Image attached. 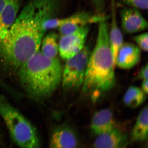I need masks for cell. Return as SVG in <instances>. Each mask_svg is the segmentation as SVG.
Returning <instances> with one entry per match:
<instances>
[{
  "mask_svg": "<svg viewBox=\"0 0 148 148\" xmlns=\"http://www.w3.org/2000/svg\"><path fill=\"white\" fill-rule=\"evenodd\" d=\"M45 32L34 20L16 18L0 38V64L20 68L39 51Z\"/></svg>",
  "mask_w": 148,
  "mask_h": 148,
  "instance_id": "1",
  "label": "cell"
},
{
  "mask_svg": "<svg viewBox=\"0 0 148 148\" xmlns=\"http://www.w3.org/2000/svg\"><path fill=\"white\" fill-rule=\"evenodd\" d=\"M107 21L98 23L97 42L89 57L82 87L83 92L95 96L109 91L116 83L115 64L109 44Z\"/></svg>",
  "mask_w": 148,
  "mask_h": 148,
  "instance_id": "2",
  "label": "cell"
},
{
  "mask_svg": "<svg viewBox=\"0 0 148 148\" xmlns=\"http://www.w3.org/2000/svg\"><path fill=\"white\" fill-rule=\"evenodd\" d=\"M62 70L57 58H50L37 52L19 68L22 86L31 97H49L62 81Z\"/></svg>",
  "mask_w": 148,
  "mask_h": 148,
  "instance_id": "3",
  "label": "cell"
},
{
  "mask_svg": "<svg viewBox=\"0 0 148 148\" xmlns=\"http://www.w3.org/2000/svg\"><path fill=\"white\" fill-rule=\"evenodd\" d=\"M0 116L18 147L41 148L38 133L32 124L3 95H0Z\"/></svg>",
  "mask_w": 148,
  "mask_h": 148,
  "instance_id": "4",
  "label": "cell"
},
{
  "mask_svg": "<svg viewBox=\"0 0 148 148\" xmlns=\"http://www.w3.org/2000/svg\"><path fill=\"white\" fill-rule=\"evenodd\" d=\"M90 53L89 48L85 46L77 55L66 60L61 81L65 89L75 90L82 87Z\"/></svg>",
  "mask_w": 148,
  "mask_h": 148,
  "instance_id": "5",
  "label": "cell"
},
{
  "mask_svg": "<svg viewBox=\"0 0 148 148\" xmlns=\"http://www.w3.org/2000/svg\"><path fill=\"white\" fill-rule=\"evenodd\" d=\"M110 17L108 15L94 14L84 11L77 12L66 18H51L46 21L44 25L47 30L58 28L62 36L71 34L90 24L107 21Z\"/></svg>",
  "mask_w": 148,
  "mask_h": 148,
  "instance_id": "6",
  "label": "cell"
},
{
  "mask_svg": "<svg viewBox=\"0 0 148 148\" xmlns=\"http://www.w3.org/2000/svg\"><path fill=\"white\" fill-rule=\"evenodd\" d=\"M67 0H29L17 18L34 20L40 25L50 18H57Z\"/></svg>",
  "mask_w": 148,
  "mask_h": 148,
  "instance_id": "7",
  "label": "cell"
},
{
  "mask_svg": "<svg viewBox=\"0 0 148 148\" xmlns=\"http://www.w3.org/2000/svg\"><path fill=\"white\" fill-rule=\"evenodd\" d=\"M89 25L80 28L71 34L62 36L59 44L60 56L67 60L77 55L84 48L88 36Z\"/></svg>",
  "mask_w": 148,
  "mask_h": 148,
  "instance_id": "8",
  "label": "cell"
},
{
  "mask_svg": "<svg viewBox=\"0 0 148 148\" xmlns=\"http://www.w3.org/2000/svg\"><path fill=\"white\" fill-rule=\"evenodd\" d=\"M120 14L123 32L133 34L147 28V22L138 9L133 7L124 8L121 10Z\"/></svg>",
  "mask_w": 148,
  "mask_h": 148,
  "instance_id": "9",
  "label": "cell"
},
{
  "mask_svg": "<svg viewBox=\"0 0 148 148\" xmlns=\"http://www.w3.org/2000/svg\"><path fill=\"white\" fill-rule=\"evenodd\" d=\"M141 56V49L137 45L131 42H123L116 54L115 65L121 69H131L139 62Z\"/></svg>",
  "mask_w": 148,
  "mask_h": 148,
  "instance_id": "10",
  "label": "cell"
},
{
  "mask_svg": "<svg viewBox=\"0 0 148 148\" xmlns=\"http://www.w3.org/2000/svg\"><path fill=\"white\" fill-rule=\"evenodd\" d=\"M78 139L71 128L66 126L57 127L51 136L49 148H77Z\"/></svg>",
  "mask_w": 148,
  "mask_h": 148,
  "instance_id": "11",
  "label": "cell"
},
{
  "mask_svg": "<svg viewBox=\"0 0 148 148\" xmlns=\"http://www.w3.org/2000/svg\"><path fill=\"white\" fill-rule=\"evenodd\" d=\"M127 137L120 130L114 128L98 135L94 142V148H126Z\"/></svg>",
  "mask_w": 148,
  "mask_h": 148,
  "instance_id": "12",
  "label": "cell"
},
{
  "mask_svg": "<svg viewBox=\"0 0 148 148\" xmlns=\"http://www.w3.org/2000/svg\"><path fill=\"white\" fill-rule=\"evenodd\" d=\"M115 128L112 110L104 109L96 112L92 120L91 129L94 134L99 135Z\"/></svg>",
  "mask_w": 148,
  "mask_h": 148,
  "instance_id": "13",
  "label": "cell"
},
{
  "mask_svg": "<svg viewBox=\"0 0 148 148\" xmlns=\"http://www.w3.org/2000/svg\"><path fill=\"white\" fill-rule=\"evenodd\" d=\"M114 0L111 1V25L109 32V42L114 63L118 51L123 43V35L118 26Z\"/></svg>",
  "mask_w": 148,
  "mask_h": 148,
  "instance_id": "14",
  "label": "cell"
},
{
  "mask_svg": "<svg viewBox=\"0 0 148 148\" xmlns=\"http://www.w3.org/2000/svg\"><path fill=\"white\" fill-rule=\"evenodd\" d=\"M21 0H9L0 13V38L5 34L17 18Z\"/></svg>",
  "mask_w": 148,
  "mask_h": 148,
  "instance_id": "15",
  "label": "cell"
},
{
  "mask_svg": "<svg viewBox=\"0 0 148 148\" xmlns=\"http://www.w3.org/2000/svg\"><path fill=\"white\" fill-rule=\"evenodd\" d=\"M148 107H144L139 114L131 134L134 142L144 141L148 138Z\"/></svg>",
  "mask_w": 148,
  "mask_h": 148,
  "instance_id": "16",
  "label": "cell"
},
{
  "mask_svg": "<svg viewBox=\"0 0 148 148\" xmlns=\"http://www.w3.org/2000/svg\"><path fill=\"white\" fill-rule=\"evenodd\" d=\"M40 52L45 56L50 58H57L59 52L57 36L54 33H49L42 40Z\"/></svg>",
  "mask_w": 148,
  "mask_h": 148,
  "instance_id": "17",
  "label": "cell"
},
{
  "mask_svg": "<svg viewBox=\"0 0 148 148\" xmlns=\"http://www.w3.org/2000/svg\"><path fill=\"white\" fill-rule=\"evenodd\" d=\"M146 99V94L141 89L132 86L129 87L126 92L123 101L127 106L134 108L141 105Z\"/></svg>",
  "mask_w": 148,
  "mask_h": 148,
  "instance_id": "18",
  "label": "cell"
},
{
  "mask_svg": "<svg viewBox=\"0 0 148 148\" xmlns=\"http://www.w3.org/2000/svg\"><path fill=\"white\" fill-rule=\"evenodd\" d=\"M147 33H144L134 37V40L137 45L140 49L144 51H148Z\"/></svg>",
  "mask_w": 148,
  "mask_h": 148,
  "instance_id": "19",
  "label": "cell"
},
{
  "mask_svg": "<svg viewBox=\"0 0 148 148\" xmlns=\"http://www.w3.org/2000/svg\"><path fill=\"white\" fill-rule=\"evenodd\" d=\"M127 5L137 9L147 10L148 8V0H122Z\"/></svg>",
  "mask_w": 148,
  "mask_h": 148,
  "instance_id": "20",
  "label": "cell"
},
{
  "mask_svg": "<svg viewBox=\"0 0 148 148\" xmlns=\"http://www.w3.org/2000/svg\"><path fill=\"white\" fill-rule=\"evenodd\" d=\"M148 66L147 63L140 69L138 74V77L142 80L148 79Z\"/></svg>",
  "mask_w": 148,
  "mask_h": 148,
  "instance_id": "21",
  "label": "cell"
},
{
  "mask_svg": "<svg viewBox=\"0 0 148 148\" xmlns=\"http://www.w3.org/2000/svg\"><path fill=\"white\" fill-rule=\"evenodd\" d=\"M141 90L145 94H147L148 91V79L143 80L141 85Z\"/></svg>",
  "mask_w": 148,
  "mask_h": 148,
  "instance_id": "22",
  "label": "cell"
},
{
  "mask_svg": "<svg viewBox=\"0 0 148 148\" xmlns=\"http://www.w3.org/2000/svg\"><path fill=\"white\" fill-rule=\"evenodd\" d=\"M9 0H0V13L3 10Z\"/></svg>",
  "mask_w": 148,
  "mask_h": 148,
  "instance_id": "23",
  "label": "cell"
},
{
  "mask_svg": "<svg viewBox=\"0 0 148 148\" xmlns=\"http://www.w3.org/2000/svg\"><path fill=\"white\" fill-rule=\"evenodd\" d=\"M2 82H1V81H0V85H1V84Z\"/></svg>",
  "mask_w": 148,
  "mask_h": 148,
  "instance_id": "24",
  "label": "cell"
}]
</instances>
